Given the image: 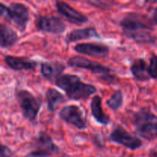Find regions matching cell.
<instances>
[{
  "instance_id": "6da1fadb",
  "label": "cell",
  "mask_w": 157,
  "mask_h": 157,
  "mask_svg": "<svg viewBox=\"0 0 157 157\" xmlns=\"http://www.w3.org/2000/svg\"><path fill=\"white\" fill-rule=\"evenodd\" d=\"M55 84L58 88L64 90L67 98L72 101L86 100L98 90L94 85L83 82L78 75L71 74L60 75L55 80Z\"/></svg>"
},
{
  "instance_id": "7a4b0ae2",
  "label": "cell",
  "mask_w": 157,
  "mask_h": 157,
  "mask_svg": "<svg viewBox=\"0 0 157 157\" xmlns=\"http://www.w3.org/2000/svg\"><path fill=\"white\" fill-rule=\"evenodd\" d=\"M133 125L142 139L152 141L157 138V117L149 107H142L134 113Z\"/></svg>"
},
{
  "instance_id": "3957f363",
  "label": "cell",
  "mask_w": 157,
  "mask_h": 157,
  "mask_svg": "<svg viewBox=\"0 0 157 157\" xmlns=\"http://www.w3.org/2000/svg\"><path fill=\"white\" fill-rule=\"evenodd\" d=\"M0 15L2 18L13 23L21 32L27 29L30 20L29 9L21 2H12L9 6L1 3Z\"/></svg>"
},
{
  "instance_id": "277c9868",
  "label": "cell",
  "mask_w": 157,
  "mask_h": 157,
  "mask_svg": "<svg viewBox=\"0 0 157 157\" xmlns=\"http://www.w3.org/2000/svg\"><path fill=\"white\" fill-rule=\"evenodd\" d=\"M15 97L23 117L29 122H35L41 107V101L27 90H18Z\"/></svg>"
},
{
  "instance_id": "5b68a950",
  "label": "cell",
  "mask_w": 157,
  "mask_h": 157,
  "mask_svg": "<svg viewBox=\"0 0 157 157\" xmlns=\"http://www.w3.org/2000/svg\"><path fill=\"white\" fill-rule=\"evenodd\" d=\"M67 65L71 67L85 69L94 75H102L103 78H104V81H111L113 80L112 79L113 77L110 75L111 69L110 67L80 55L71 57L67 61Z\"/></svg>"
},
{
  "instance_id": "8992f818",
  "label": "cell",
  "mask_w": 157,
  "mask_h": 157,
  "mask_svg": "<svg viewBox=\"0 0 157 157\" xmlns=\"http://www.w3.org/2000/svg\"><path fill=\"white\" fill-rule=\"evenodd\" d=\"M124 36L140 32V31H153V24L151 20L147 21L145 18L139 14L130 12L120 21L119 23Z\"/></svg>"
},
{
  "instance_id": "52a82bcc",
  "label": "cell",
  "mask_w": 157,
  "mask_h": 157,
  "mask_svg": "<svg viewBox=\"0 0 157 157\" xmlns=\"http://www.w3.org/2000/svg\"><path fill=\"white\" fill-rule=\"evenodd\" d=\"M109 141L119 144L130 150H136L143 146V142L138 136L129 133L121 126L117 125L110 132Z\"/></svg>"
},
{
  "instance_id": "ba28073f",
  "label": "cell",
  "mask_w": 157,
  "mask_h": 157,
  "mask_svg": "<svg viewBox=\"0 0 157 157\" xmlns=\"http://www.w3.org/2000/svg\"><path fill=\"white\" fill-rule=\"evenodd\" d=\"M35 27L38 32L54 35H61L65 32L67 25L59 17L54 15H38L35 18Z\"/></svg>"
},
{
  "instance_id": "9c48e42d",
  "label": "cell",
  "mask_w": 157,
  "mask_h": 157,
  "mask_svg": "<svg viewBox=\"0 0 157 157\" xmlns=\"http://www.w3.org/2000/svg\"><path fill=\"white\" fill-rule=\"evenodd\" d=\"M58 116L61 121L74 126L79 130L87 128V117L77 105H67L60 110Z\"/></svg>"
},
{
  "instance_id": "30bf717a",
  "label": "cell",
  "mask_w": 157,
  "mask_h": 157,
  "mask_svg": "<svg viewBox=\"0 0 157 157\" xmlns=\"http://www.w3.org/2000/svg\"><path fill=\"white\" fill-rule=\"evenodd\" d=\"M75 52L97 58H105L110 54V48L101 43H79L74 47Z\"/></svg>"
},
{
  "instance_id": "8fae6325",
  "label": "cell",
  "mask_w": 157,
  "mask_h": 157,
  "mask_svg": "<svg viewBox=\"0 0 157 157\" xmlns=\"http://www.w3.org/2000/svg\"><path fill=\"white\" fill-rule=\"evenodd\" d=\"M55 6H56V9L58 13L64 17L71 24L81 25L84 23H87L89 21L88 18L85 15L81 13L79 11L76 10L75 8L64 2L61 1V0H56Z\"/></svg>"
},
{
  "instance_id": "7c38bea8",
  "label": "cell",
  "mask_w": 157,
  "mask_h": 157,
  "mask_svg": "<svg viewBox=\"0 0 157 157\" xmlns=\"http://www.w3.org/2000/svg\"><path fill=\"white\" fill-rule=\"evenodd\" d=\"M4 61L8 67L15 71H34L38 65L35 60L26 57H18L13 55H5Z\"/></svg>"
},
{
  "instance_id": "4fadbf2b",
  "label": "cell",
  "mask_w": 157,
  "mask_h": 157,
  "mask_svg": "<svg viewBox=\"0 0 157 157\" xmlns=\"http://www.w3.org/2000/svg\"><path fill=\"white\" fill-rule=\"evenodd\" d=\"M35 149L37 151L52 156L59 152V147L54 143L52 136L44 131H40L35 140Z\"/></svg>"
},
{
  "instance_id": "5bb4252c",
  "label": "cell",
  "mask_w": 157,
  "mask_h": 157,
  "mask_svg": "<svg viewBox=\"0 0 157 157\" xmlns=\"http://www.w3.org/2000/svg\"><path fill=\"white\" fill-rule=\"evenodd\" d=\"M65 66L58 61H44L41 64V74L47 80L56 79L62 75Z\"/></svg>"
},
{
  "instance_id": "9a60e30c",
  "label": "cell",
  "mask_w": 157,
  "mask_h": 157,
  "mask_svg": "<svg viewBox=\"0 0 157 157\" xmlns=\"http://www.w3.org/2000/svg\"><path fill=\"white\" fill-rule=\"evenodd\" d=\"M90 112L95 121L101 125H108L110 118L106 114L102 107V99L99 95H95L90 102Z\"/></svg>"
},
{
  "instance_id": "2e32d148",
  "label": "cell",
  "mask_w": 157,
  "mask_h": 157,
  "mask_svg": "<svg viewBox=\"0 0 157 157\" xmlns=\"http://www.w3.org/2000/svg\"><path fill=\"white\" fill-rule=\"evenodd\" d=\"M19 38L16 32L4 23L0 24V46L2 48H10L18 41Z\"/></svg>"
},
{
  "instance_id": "e0dca14e",
  "label": "cell",
  "mask_w": 157,
  "mask_h": 157,
  "mask_svg": "<svg viewBox=\"0 0 157 157\" xmlns=\"http://www.w3.org/2000/svg\"><path fill=\"white\" fill-rule=\"evenodd\" d=\"M92 38H100V34L94 27H85L79 29H75L67 34L66 37L67 43L77 42L78 41L88 39Z\"/></svg>"
},
{
  "instance_id": "ac0fdd59",
  "label": "cell",
  "mask_w": 157,
  "mask_h": 157,
  "mask_svg": "<svg viewBox=\"0 0 157 157\" xmlns=\"http://www.w3.org/2000/svg\"><path fill=\"white\" fill-rule=\"evenodd\" d=\"M148 66L144 58H136L130 66V72L136 80L139 81H147L150 79L148 73Z\"/></svg>"
},
{
  "instance_id": "d6986e66",
  "label": "cell",
  "mask_w": 157,
  "mask_h": 157,
  "mask_svg": "<svg viewBox=\"0 0 157 157\" xmlns=\"http://www.w3.org/2000/svg\"><path fill=\"white\" fill-rule=\"evenodd\" d=\"M46 102H47L48 110L51 113L56 111L59 106L64 101V97L62 94L55 88L50 87L47 90L45 94Z\"/></svg>"
},
{
  "instance_id": "ffe728a7",
  "label": "cell",
  "mask_w": 157,
  "mask_h": 157,
  "mask_svg": "<svg viewBox=\"0 0 157 157\" xmlns=\"http://www.w3.org/2000/svg\"><path fill=\"white\" fill-rule=\"evenodd\" d=\"M127 38L133 40L136 43L139 44H152L156 41V36L151 33V31H140L127 35Z\"/></svg>"
},
{
  "instance_id": "44dd1931",
  "label": "cell",
  "mask_w": 157,
  "mask_h": 157,
  "mask_svg": "<svg viewBox=\"0 0 157 157\" xmlns=\"http://www.w3.org/2000/svg\"><path fill=\"white\" fill-rule=\"evenodd\" d=\"M106 104L113 111L120 110L124 104V94L121 90H117L106 101Z\"/></svg>"
},
{
  "instance_id": "7402d4cb",
  "label": "cell",
  "mask_w": 157,
  "mask_h": 157,
  "mask_svg": "<svg viewBox=\"0 0 157 157\" xmlns=\"http://www.w3.org/2000/svg\"><path fill=\"white\" fill-rule=\"evenodd\" d=\"M148 73L150 78L157 80V55L153 54L150 59L148 66Z\"/></svg>"
},
{
  "instance_id": "603a6c76",
  "label": "cell",
  "mask_w": 157,
  "mask_h": 157,
  "mask_svg": "<svg viewBox=\"0 0 157 157\" xmlns=\"http://www.w3.org/2000/svg\"><path fill=\"white\" fill-rule=\"evenodd\" d=\"M85 1L90 6L102 10H110L111 9L110 3L105 0H85Z\"/></svg>"
},
{
  "instance_id": "cb8c5ba5",
  "label": "cell",
  "mask_w": 157,
  "mask_h": 157,
  "mask_svg": "<svg viewBox=\"0 0 157 157\" xmlns=\"http://www.w3.org/2000/svg\"><path fill=\"white\" fill-rule=\"evenodd\" d=\"M1 157H13V152L6 145H1Z\"/></svg>"
},
{
  "instance_id": "d4e9b609",
  "label": "cell",
  "mask_w": 157,
  "mask_h": 157,
  "mask_svg": "<svg viewBox=\"0 0 157 157\" xmlns=\"http://www.w3.org/2000/svg\"><path fill=\"white\" fill-rule=\"evenodd\" d=\"M24 157H50V156L46 154V153L35 150V151H32L31 152V153H28V154L26 155V156H25Z\"/></svg>"
},
{
  "instance_id": "484cf974",
  "label": "cell",
  "mask_w": 157,
  "mask_h": 157,
  "mask_svg": "<svg viewBox=\"0 0 157 157\" xmlns=\"http://www.w3.org/2000/svg\"><path fill=\"white\" fill-rule=\"evenodd\" d=\"M150 20H151L152 24L157 25V8H156V9H154V11H153V15H152Z\"/></svg>"
},
{
  "instance_id": "4316f807",
  "label": "cell",
  "mask_w": 157,
  "mask_h": 157,
  "mask_svg": "<svg viewBox=\"0 0 157 157\" xmlns=\"http://www.w3.org/2000/svg\"><path fill=\"white\" fill-rule=\"evenodd\" d=\"M149 156H150V157H157V151L155 150H150Z\"/></svg>"
},
{
  "instance_id": "83f0119b",
  "label": "cell",
  "mask_w": 157,
  "mask_h": 157,
  "mask_svg": "<svg viewBox=\"0 0 157 157\" xmlns=\"http://www.w3.org/2000/svg\"><path fill=\"white\" fill-rule=\"evenodd\" d=\"M69 1H73L74 2V1H76V0H69Z\"/></svg>"
},
{
  "instance_id": "f1b7e54d",
  "label": "cell",
  "mask_w": 157,
  "mask_h": 157,
  "mask_svg": "<svg viewBox=\"0 0 157 157\" xmlns=\"http://www.w3.org/2000/svg\"><path fill=\"white\" fill-rule=\"evenodd\" d=\"M130 157H134V156H130Z\"/></svg>"
}]
</instances>
